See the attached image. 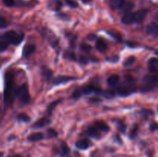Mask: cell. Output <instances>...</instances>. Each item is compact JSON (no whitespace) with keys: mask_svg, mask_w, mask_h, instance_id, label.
<instances>
[{"mask_svg":"<svg viewBox=\"0 0 158 157\" xmlns=\"http://www.w3.org/2000/svg\"><path fill=\"white\" fill-rule=\"evenodd\" d=\"M16 95V92H15L13 75L11 73H7L5 77V89H4V102L6 106H9L13 104Z\"/></svg>","mask_w":158,"mask_h":157,"instance_id":"6da1fadb","label":"cell"},{"mask_svg":"<svg viewBox=\"0 0 158 157\" xmlns=\"http://www.w3.org/2000/svg\"><path fill=\"white\" fill-rule=\"evenodd\" d=\"M3 38L9 42L15 45H20L24 39V34L17 33L15 31H9L4 34Z\"/></svg>","mask_w":158,"mask_h":157,"instance_id":"7a4b0ae2","label":"cell"},{"mask_svg":"<svg viewBox=\"0 0 158 157\" xmlns=\"http://www.w3.org/2000/svg\"><path fill=\"white\" fill-rule=\"evenodd\" d=\"M16 96L22 104L27 105L30 102V95L26 84H23L16 91Z\"/></svg>","mask_w":158,"mask_h":157,"instance_id":"3957f363","label":"cell"},{"mask_svg":"<svg viewBox=\"0 0 158 157\" xmlns=\"http://www.w3.org/2000/svg\"><path fill=\"white\" fill-rule=\"evenodd\" d=\"M156 81L155 76H147L143 78V81H142L141 89L143 92H150L156 88Z\"/></svg>","mask_w":158,"mask_h":157,"instance_id":"277c9868","label":"cell"},{"mask_svg":"<svg viewBox=\"0 0 158 157\" xmlns=\"http://www.w3.org/2000/svg\"><path fill=\"white\" fill-rule=\"evenodd\" d=\"M135 88H134V83H127V85H122V86H118L117 92L120 96H127L132 92H135Z\"/></svg>","mask_w":158,"mask_h":157,"instance_id":"5b68a950","label":"cell"},{"mask_svg":"<svg viewBox=\"0 0 158 157\" xmlns=\"http://www.w3.org/2000/svg\"><path fill=\"white\" fill-rule=\"evenodd\" d=\"M146 33L147 35L152 36H158V24L155 23H150L146 27Z\"/></svg>","mask_w":158,"mask_h":157,"instance_id":"8992f818","label":"cell"},{"mask_svg":"<svg viewBox=\"0 0 158 157\" xmlns=\"http://www.w3.org/2000/svg\"><path fill=\"white\" fill-rule=\"evenodd\" d=\"M147 14V10L145 9H139L138 11L134 13V20H135V23H140L145 20L146 16Z\"/></svg>","mask_w":158,"mask_h":157,"instance_id":"52a82bcc","label":"cell"},{"mask_svg":"<svg viewBox=\"0 0 158 157\" xmlns=\"http://www.w3.org/2000/svg\"><path fill=\"white\" fill-rule=\"evenodd\" d=\"M121 22L122 23H124V25H131L133 23L135 22V20H134V13L131 12H126L125 14L121 18Z\"/></svg>","mask_w":158,"mask_h":157,"instance_id":"ba28073f","label":"cell"},{"mask_svg":"<svg viewBox=\"0 0 158 157\" xmlns=\"http://www.w3.org/2000/svg\"><path fill=\"white\" fill-rule=\"evenodd\" d=\"M75 80V78L71 77V76H58L53 80L54 85H59V84H64V83H69L70 81Z\"/></svg>","mask_w":158,"mask_h":157,"instance_id":"9c48e42d","label":"cell"},{"mask_svg":"<svg viewBox=\"0 0 158 157\" xmlns=\"http://www.w3.org/2000/svg\"><path fill=\"white\" fill-rule=\"evenodd\" d=\"M82 93L83 94H90L93 92H96V93H100L101 92V89L99 88L93 86H86L80 88Z\"/></svg>","mask_w":158,"mask_h":157,"instance_id":"30bf717a","label":"cell"},{"mask_svg":"<svg viewBox=\"0 0 158 157\" xmlns=\"http://www.w3.org/2000/svg\"><path fill=\"white\" fill-rule=\"evenodd\" d=\"M149 71L152 73H156L158 70V59L151 58L148 62Z\"/></svg>","mask_w":158,"mask_h":157,"instance_id":"8fae6325","label":"cell"},{"mask_svg":"<svg viewBox=\"0 0 158 157\" xmlns=\"http://www.w3.org/2000/svg\"><path fill=\"white\" fill-rule=\"evenodd\" d=\"M50 123V120L47 118H42L40 120H39L38 121H36L34 124L33 125V128L34 129H39V128H42V127H45L46 126Z\"/></svg>","mask_w":158,"mask_h":157,"instance_id":"7c38bea8","label":"cell"},{"mask_svg":"<svg viewBox=\"0 0 158 157\" xmlns=\"http://www.w3.org/2000/svg\"><path fill=\"white\" fill-rule=\"evenodd\" d=\"M35 50H36V45H35L34 44H28V45H25L24 49H23V56H30L33 52H34Z\"/></svg>","mask_w":158,"mask_h":157,"instance_id":"4fadbf2b","label":"cell"},{"mask_svg":"<svg viewBox=\"0 0 158 157\" xmlns=\"http://www.w3.org/2000/svg\"><path fill=\"white\" fill-rule=\"evenodd\" d=\"M125 3V0H110V5L114 9H120L124 8Z\"/></svg>","mask_w":158,"mask_h":157,"instance_id":"5bb4252c","label":"cell"},{"mask_svg":"<svg viewBox=\"0 0 158 157\" xmlns=\"http://www.w3.org/2000/svg\"><path fill=\"white\" fill-rule=\"evenodd\" d=\"M96 48L99 52H104L107 49V45H106L104 40H103L102 39H99L96 42Z\"/></svg>","mask_w":158,"mask_h":157,"instance_id":"9a60e30c","label":"cell"},{"mask_svg":"<svg viewBox=\"0 0 158 157\" xmlns=\"http://www.w3.org/2000/svg\"><path fill=\"white\" fill-rule=\"evenodd\" d=\"M95 127L98 129L100 131L103 132H109L110 131V127L106 123L103 121H96L95 122Z\"/></svg>","mask_w":158,"mask_h":157,"instance_id":"2e32d148","label":"cell"},{"mask_svg":"<svg viewBox=\"0 0 158 157\" xmlns=\"http://www.w3.org/2000/svg\"><path fill=\"white\" fill-rule=\"evenodd\" d=\"M120 81V77L117 75H112L111 76H110L107 80V83L110 86H116L119 83Z\"/></svg>","mask_w":158,"mask_h":157,"instance_id":"e0dca14e","label":"cell"},{"mask_svg":"<svg viewBox=\"0 0 158 157\" xmlns=\"http://www.w3.org/2000/svg\"><path fill=\"white\" fill-rule=\"evenodd\" d=\"M87 133L89 136H92L94 138H99L100 137V133L99 130L96 128V127H90L87 130Z\"/></svg>","mask_w":158,"mask_h":157,"instance_id":"ac0fdd59","label":"cell"},{"mask_svg":"<svg viewBox=\"0 0 158 157\" xmlns=\"http://www.w3.org/2000/svg\"><path fill=\"white\" fill-rule=\"evenodd\" d=\"M76 146L80 149H87L90 146V142L87 139H82L79 140L76 143Z\"/></svg>","mask_w":158,"mask_h":157,"instance_id":"d6986e66","label":"cell"},{"mask_svg":"<svg viewBox=\"0 0 158 157\" xmlns=\"http://www.w3.org/2000/svg\"><path fill=\"white\" fill-rule=\"evenodd\" d=\"M42 139H43V134L42 133H34L28 137V139L30 142H37Z\"/></svg>","mask_w":158,"mask_h":157,"instance_id":"ffe728a7","label":"cell"},{"mask_svg":"<svg viewBox=\"0 0 158 157\" xmlns=\"http://www.w3.org/2000/svg\"><path fill=\"white\" fill-rule=\"evenodd\" d=\"M62 101H63L62 99H58V100H56V101H54V102H51V103L49 104V105H48V107H47V112H49V114H51V112L53 111L54 109H55L56 107L58 105V104L60 103Z\"/></svg>","mask_w":158,"mask_h":157,"instance_id":"44dd1931","label":"cell"},{"mask_svg":"<svg viewBox=\"0 0 158 157\" xmlns=\"http://www.w3.org/2000/svg\"><path fill=\"white\" fill-rule=\"evenodd\" d=\"M136 62V58L134 56V55H131V56L127 57L124 62V66L125 67L130 66L133 65Z\"/></svg>","mask_w":158,"mask_h":157,"instance_id":"7402d4cb","label":"cell"},{"mask_svg":"<svg viewBox=\"0 0 158 157\" xmlns=\"http://www.w3.org/2000/svg\"><path fill=\"white\" fill-rule=\"evenodd\" d=\"M9 42L3 38V40H0V52L6 50L9 46Z\"/></svg>","mask_w":158,"mask_h":157,"instance_id":"603a6c76","label":"cell"},{"mask_svg":"<svg viewBox=\"0 0 158 157\" xmlns=\"http://www.w3.org/2000/svg\"><path fill=\"white\" fill-rule=\"evenodd\" d=\"M17 119H18L20 121L25 122V123H28V122H30V116L25 113L19 114L18 116H17Z\"/></svg>","mask_w":158,"mask_h":157,"instance_id":"cb8c5ba5","label":"cell"},{"mask_svg":"<svg viewBox=\"0 0 158 157\" xmlns=\"http://www.w3.org/2000/svg\"><path fill=\"white\" fill-rule=\"evenodd\" d=\"M115 91H113V89H107V90L103 92V95L107 99H111V98H113L114 96H115Z\"/></svg>","mask_w":158,"mask_h":157,"instance_id":"d4e9b609","label":"cell"},{"mask_svg":"<svg viewBox=\"0 0 158 157\" xmlns=\"http://www.w3.org/2000/svg\"><path fill=\"white\" fill-rule=\"evenodd\" d=\"M134 2H126L125 5H124V8L123 9H124V10L126 12H129L132 10V9L134 8Z\"/></svg>","mask_w":158,"mask_h":157,"instance_id":"484cf974","label":"cell"},{"mask_svg":"<svg viewBox=\"0 0 158 157\" xmlns=\"http://www.w3.org/2000/svg\"><path fill=\"white\" fill-rule=\"evenodd\" d=\"M138 126L137 125H134V127L132 128V130H131V133H130V137L131 138V139H134V138H135L136 136H137V132H138Z\"/></svg>","mask_w":158,"mask_h":157,"instance_id":"4316f807","label":"cell"},{"mask_svg":"<svg viewBox=\"0 0 158 157\" xmlns=\"http://www.w3.org/2000/svg\"><path fill=\"white\" fill-rule=\"evenodd\" d=\"M42 73H43V75H44V76L46 77V79L47 80H49L51 78H52V73L50 70H49V69H44L43 71H42Z\"/></svg>","mask_w":158,"mask_h":157,"instance_id":"83f0119b","label":"cell"},{"mask_svg":"<svg viewBox=\"0 0 158 157\" xmlns=\"http://www.w3.org/2000/svg\"><path fill=\"white\" fill-rule=\"evenodd\" d=\"M61 150H62L63 155H67L70 152V148L65 143H63L61 145Z\"/></svg>","mask_w":158,"mask_h":157,"instance_id":"f1b7e54d","label":"cell"},{"mask_svg":"<svg viewBox=\"0 0 158 157\" xmlns=\"http://www.w3.org/2000/svg\"><path fill=\"white\" fill-rule=\"evenodd\" d=\"M80 48H81V49L83 52H89L92 49L91 46L87 43H82L81 45H80Z\"/></svg>","mask_w":158,"mask_h":157,"instance_id":"f546056e","label":"cell"},{"mask_svg":"<svg viewBox=\"0 0 158 157\" xmlns=\"http://www.w3.org/2000/svg\"><path fill=\"white\" fill-rule=\"evenodd\" d=\"M8 26V22L5 18L0 16V29H5Z\"/></svg>","mask_w":158,"mask_h":157,"instance_id":"4dcf8cb0","label":"cell"},{"mask_svg":"<svg viewBox=\"0 0 158 157\" xmlns=\"http://www.w3.org/2000/svg\"><path fill=\"white\" fill-rule=\"evenodd\" d=\"M118 130L121 132V133H125L126 130H127V127L123 122H119L118 123Z\"/></svg>","mask_w":158,"mask_h":157,"instance_id":"1f68e13d","label":"cell"},{"mask_svg":"<svg viewBox=\"0 0 158 157\" xmlns=\"http://www.w3.org/2000/svg\"><path fill=\"white\" fill-rule=\"evenodd\" d=\"M66 56L69 59H71L73 61H75L77 59V57H76L75 53L74 52H67L66 53Z\"/></svg>","mask_w":158,"mask_h":157,"instance_id":"d6a6232c","label":"cell"},{"mask_svg":"<svg viewBox=\"0 0 158 157\" xmlns=\"http://www.w3.org/2000/svg\"><path fill=\"white\" fill-rule=\"evenodd\" d=\"M2 2H3V3L5 4L6 6L9 7L14 6L16 4L15 0H2Z\"/></svg>","mask_w":158,"mask_h":157,"instance_id":"836d02e7","label":"cell"},{"mask_svg":"<svg viewBox=\"0 0 158 157\" xmlns=\"http://www.w3.org/2000/svg\"><path fill=\"white\" fill-rule=\"evenodd\" d=\"M82 94L83 93H82L80 89H76V90L74 92V93H73V98H74V99H79V98L81 96Z\"/></svg>","mask_w":158,"mask_h":157,"instance_id":"e575fe53","label":"cell"},{"mask_svg":"<svg viewBox=\"0 0 158 157\" xmlns=\"http://www.w3.org/2000/svg\"><path fill=\"white\" fill-rule=\"evenodd\" d=\"M66 2L67 3V5H70L72 8H77L78 6V4L77 2L74 1V0H66Z\"/></svg>","mask_w":158,"mask_h":157,"instance_id":"d590c367","label":"cell"},{"mask_svg":"<svg viewBox=\"0 0 158 157\" xmlns=\"http://www.w3.org/2000/svg\"><path fill=\"white\" fill-rule=\"evenodd\" d=\"M124 81H125L126 83H134V79L131 76H129V75H127V76H124Z\"/></svg>","mask_w":158,"mask_h":157,"instance_id":"8d00e7d4","label":"cell"},{"mask_svg":"<svg viewBox=\"0 0 158 157\" xmlns=\"http://www.w3.org/2000/svg\"><path fill=\"white\" fill-rule=\"evenodd\" d=\"M47 133L49 137H56V136H57V132L54 129H49V130H47Z\"/></svg>","mask_w":158,"mask_h":157,"instance_id":"74e56055","label":"cell"},{"mask_svg":"<svg viewBox=\"0 0 158 157\" xmlns=\"http://www.w3.org/2000/svg\"><path fill=\"white\" fill-rule=\"evenodd\" d=\"M80 62L81 64H83V65H86V64L88 63V59L87 58L86 56H84V55H81V56L80 57Z\"/></svg>","mask_w":158,"mask_h":157,"instance_id":"f35d334b","label":"cell"},{"mask_svg":"<svg viewBox=\"0 0 158 157\" xmlns=\"http://www.w3.org/2000/svg\"><path fill=\"white\" fill-rule=\"evenodd\" d=\"M118 59H119V57L117 55H113L110 58H107V61L111 62H118Z\"/></svg>","mask_w":158,"mask_h":157,"instance_id":"ab89813d","label":"cell"},{"mask_svg":"<svg viewBox=\"0 0 158 157\" xmlns=\"http://www.w3.org/2000/svg\"><path fill=\"white\" fill-rule=\"evenodd\" d=\"M150 129L151 131H155V130H156L158 129V124H156V123H152L150 126Z\"/></svg>","mask_w":158,"mask_h":157,"instance_id":"60d3db41","label":"cell"},{"mask_svg":"<svg viewBox=\"0 0 158 157\" xmlns=\"http://www.w3.org/2000/svg\"><path fill=\"white\" fill-rule=\"evenodd\" d=\"M96 39V36L95 34H90L87 36V39L90 41H93Z\"/></svg>","mask_w":158,"mask_h":157,"instance_id":"b9f144b4","label":"cell"},{"mask_svg":"<svg viewBox=\"0 0 158 157\" xmlns=\"http://www.w3.org/2000/svg\"><path fill=\"white\" fill-rule=\"evenodd\" d=\"M90 102H91L92 103H94V102H101V99H98V98H93V99H90Z\"/></svg>","mask_w":158,"mask_h":157,"instance_id":"7bdbcfd3","label":"cell"},{"mask_svg":"<svg viewBox=\"0 0 158 157\" xmlns=\"http://www.w3.org/2000/svg\"><path fill=\"white\" fill-rule=\"evenodd\" d=\"M155 20H156V22L158 23V12L156 13V15H155Z\"/></svg>","mask_w":158,"mask_h":157,"instance_id":"ee69618b","label":"cell"},{"mask_svg":"<svg viewBox=\"0 0 158 157\" xmlns=\"http://www.w3.org/2000/svg\"><path fill=\"white\" fill-rule=\"evenodd\" d=\"M82 1H83V2H87H87H90V0H82Z\"/></svg>","mask_w":158,"mask_h":157,"instance_id":"f6af8a7d","label":"cell"},{"mask_svg":"<svg viewBox=\"0 0 158 157\" xmlns=\"http://www.w3.org/2000/svg\"><path fill=\"white\" fill-rule=\"evenodd\" d=\"M3 155H4L3 152H0V157H2V156H3Z\"/></svg>","mask_w":158,"mask_h":157,"instance_id":"bcb514c9","label":"cell"},{"mask_svg":"<svg viewBox=\"0 0 158 157\" xmlns=\"http://www.w3.org/2000/svg\"><path fill=\"white\" fill-rule=\"evenodd\" d=\"M155 78H156V81H157V82H158V74H157V75H156V76H155Z\"/></svg>","mask_w":158,"mask_h":157,"instance_id":"7dc6e473","label":"cell"},{"mask_svg":"<svg viewBox=\"0 0 158 157\" xmlns=\"http://www.w3.org/2000/svg\"><path fill=\"white\" fill-rule=\"evenodd\" d=\"M156 55H158V52H156Z\"/></svg>","mask_w":158,"mask_h":157,"instance_id":"c3c4849f","label":"cell"},{"mask_svg":"<svg viewBox=\"0 0 158 157\" xmlns=\"http://www.w3.org/2000/svg\"><path fill=\"white\" fill-rule=\"evenodd\" d=\"M13 157H20V156H13Z\"/></svg>","mask_w":158,"mask_h":157,"instance_id":"681fc988","label":"cell"}]
</instances>
